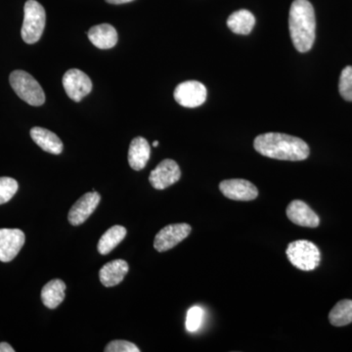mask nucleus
<instances>
[{"mask_svg":"<svg viewBox=\"0 0 352 352\" xmlns=\"http://www.w3.org/2000/svg\"><path fill=\"white\" fill-rule=\"evenodd\" d=\"M254 147L263 156L280 161H305L310 154L302 139L277 132L261 134L254 139Z\"/></svg>","mask_w":352,"mask_h":352,"instance_id":"nucleus-1","label":"nucleus"},{"mask_svg":"<svg viewBox=\"0 0 352 352\" xmlns=\"http://www.w3.org/2000/svg\"><path fill=\"white\" fill-rule=\"evenodd\" d=\"M289 30L292 41L298 52L311 50L315 41L316 20L314 6L308 0H295L289 13Z\"/></svg>","mask_w":352,"mask_h":352,"instance_id":"nucleus-2","label":"nucleus"},{"mask_svg":"<svg viewBox=\"0 0 352 352\" xmlns=\"http://www.w3.org/2000/svg\"><path fill=\"white\" fill-rule=\"evenodd\" d=\"M9 80L15 94L25 103L36 107L43 105L45 102V94L43 87L34 76L27 72L17 69L11 73Z\"/></svg>","mask_w":352,"mask_h":352,"instance_id":"nucleus-3","label":"nucleus"},{"mask_svg":"<svg viewBox=\"0 0 352 352\" xmlns=\"http://www.w3.org/2000/svg\"><path fill=\"white\" fill-rule=\"evenodd\" d=\"M287 258L296 268L302 271L316 270L321 263L318 247L307 240H298L289 244Z\"/></svg>","mask_w":352,"mask_h":352,"instance_id":"nucleus-4","label":"nucleus"},{"mask_svg":"<svg viewBox=\"0 0 352 352\" xmlns=\"http://www.w3.org/2000/svg\"><path fill=\"white\" fill-rule=\"evenodd\" d=\"M46 13L43 6L36 0H28L24 7V22H23V41L28 44L38 43L43 36L45 28Z\"/></svg>","mask_w":352,"mask_h":352,"instance_id":"nucleus-5","label":"nucleus"},{"mask_svg":"<svg viewBox=\"0 0 352 352\" xmlns=\"http://www.w3.org/2000/svg\"><path fill=\"white\" fill-rule=\"evenodd\" d=\"M207 88L197 80H187L178 85L175 90V99L185 108H197L207 100Z\"/></svg>","mask_w":352,"mask_h":352,"instance_id":"nucleus-6","label":"nucleus"},{"mask_svg":"<svg viewBox=\"0 0 352 352\" xmlns=\"http://www.w3.org/2000/svg\"><path fill=\"white\" fill-rule=\"evenodd\" d=\"M63 85L67 95L75 102H80L91 92L92 82L80 69H71L63 76Z\"/></svg>","mask_w":352,"mask_h":352,"instance_id":"nucleus-7","label":"nucleus"},{"mask_svg":"<svg viewBox=\"0 0 352 352\" xmlns=\"http://www.w3.org/2000/svg\"><path fill=\"white\" fill-rule=\"evenodd\" d=\"M191 230V226L187 223H175L166 226L155 237L154 248L160 252L173 249L188 237Z\"/></svg>","mask_w":352,"mask_h":352,"instance_id":"nucleus-8","label":"nucleus"},{"mask_svg":"<svg viewBox=\"0 0 352 352\" xmlns=\"http://www.w3.org/2000/svg\"><path fill=\"white\" fill-rule=\"evenodd\" d=\"M182 177L179 166L173 160H164L151 171L149 182L157 190H164L175 184Z\"/></svg>","mask_w":352,"mask_h":352,"instance_id":"nucleus-9","label":"nucleus"},{"mask_svg":"<svg viewBox=\"0 0 352 352\" xmlns=\"http://www.w3.org/2000/svg\"><path fill=\"white\" fill-rule=\"evenodd\" d=\"M25 236L20 229H0V261L10 263L25 244Z\"/></svg>","mask_w":352,"mask_h":352,"instance_id":"nucleus-10","label":"nucleus"},{"mask_svg":"<svg viewBox=\"0 0 352 352\" xmlns=\"http://www.w3.org/2000/svg\"><path fill=\"white\" fill-rule=\"evenodd\" d=\"M219 190L226 198L233 201H252L258 198V190L245 179H228L219 183Z\"/></svg>","mask_w":352,"mask_h":352,"instance_id":"nucleus-11","label":"nucleus"},{"mask_svg":"<svg viewBox=\"0 0 352 352\" xmlns=\"http://www.w3.org/2000/svg\"><path fill=\"white\" fill-rule=\"evenodd\" d=\"M100 201V194L97 192L92 191L85 194L69 210L68 215L69 223L74 226L85 223V220L94 214V210L98 207Z\"/></svg>","mask_w":352,"mask_h":352,"instance_id":"nucleus-12","label":"nucleus"},{"mask_svg":"<svg viewBox=\"0 0 352 352\" xmlns=\"http://www.w3.org/2000/svg\"><path fill=\"white\" fill-rule=\"evenodd\" d=\"M287 217L293 223L298 226L316 228L320 224V219L307 203L294 200L287 208Z\"/></svg>","mask_w":352,"mask_h":352,"instance_id":"nucleus-13","label":"nucleus"},{"mask_svg":"<svg viewBox=\"0 0 352 352\" xmlns=\"http://www.w3.org/2000/svg\"><path fill=\"white\" fill-rule=\"evenodd\" d=\"M129 266L126 261L116 259L106 263L99 271L101 283L105 287L117 286L124 281L129 272Z\"/></svg>","mask_w":352,"mask_h":352,"instance_id":"nucleus-14","label":"nucleus"},{"mask_svg":"<svg viewBox=\"0 0 352 352\" xmlns=\"http://www.w3.org/2000/svg\"><path fill=\"white\" fill-rule=\"evenodd\" d=\"M88 38L99 50H110L118 43V32L110 24L94 25L87 34Z\"/></svg>","mask_w":352,"mask_h":352,"instance_id":"nucleus-15","label":"nucleus"},{"mask_svg":"<svg viewBox=\"0 0 352 352\" xmlns=\"http://www.w3.org/2000/svg\"><path fill=\"white\" fill-rule=\"evenodd\" d=\"M151 154V147L144 138H135L131 141L129 150V163L132 170H141L145 168Z\"/></svg>","mask_w":352,"mask_h":352,"instance_id":"nucleus-16","label":"nucleus"},{"mask_svg":"<svg viewBox=\"0 0 352 352\" xmlns=\"http://www.w3.org/2000/svg\"><path fill=\"white\" fill-rule=\"evenodd\" d=\"M31 138L43 151L59 155L63 151V142L56 134L43 127L36 126L31 129Z\"/></svg>","mask_w":352,"mask_h":352,"instance_id":"nucleus-17","label":"nucleus"},{"mask_svg":"<svg viewBox=\"0 0 352 352\" xmlns=\"http://www.w3.org/2000/svg\"><path fill=\"white\" fill-rule=\"evenodd\" d=\"M66 288V284L61 279L51 280L47 284L44 285L41 291V300L43 305L50 309H55L59 307L65 300Z\"/></svg>","mask_w":352,"mask_h":352,"instance_id":"nucleus-18","label":"nucleus"},{"mask_svg":"<svg viewBox=\"0 0 352 352\" xmlns=\"http://www.w3.org/2000/svg\"><path fill=\"white\" fill-rule=\"evenodd\" d=\"M254 25H256V18L254 14L245 9L231 14L227 20V25L234 34H244V36L251 34Z\"/></svg>","mask_w":352,"mask_h":352,"instance_id":"nucleus-19","label":"nucleus"},{"mask_svg":"<svg viewBox=\"0 0 352 352\" xmlns=\"http://www.w3.org/2000/svg\"><path fill=\"white\" fill-rule=\"evenodd\" d=\"M126 236V229L124 226L111 227L101 236L100 240H99L98 245H97L99 254L106 256L109 252H112L117 245H119Z\"/></svg>","mask_w":352,"mask_h":352,"instance_id":"nucleus-20","label":"nucleus"},{"mask_svg":"<svg viewBox=\"0 0 352 352\" xmlns=\"http://www.w3.org/2000/svg\"><path fill=\"white\" fill-rule=\"evenodd\" d=\"M329 320L336 327L352 323V300H342L338 302L329 314Z\"/></svg>","mask_w":352,"mask_h":352,"instance_id":"nucleus-21","label":"nucleus"},{"mask_svg":"<svg viewBox=\"0 0 352 352\" xmlns=\"http://www.w3.org/2000/svg\"><path fill=\"white\" fill-rule=\"evenodd\" d=\"M19 185L14 178L0 177V205L7 203L17 193Z\"/></svg>","mask_w":352,"mask_h":352,"instance_id":"nucleus-22","label":"nucleus"},{"mask_svg":"<svg viewBox=\"0 0 352 352\" xmlns=\"http://www.w3.org/2000/svg\"><path fill=\"white\" fill-rule=\"evenodd\" d=\"M340 94L346 101H352V66L342 69L339 82Z\"/></svg>","mask_w":352,"mask_h":352,"instance_id":"nucleus-23","label":"nucleus"},{"mask_svg":"<svg viewBox=\"0 0 352 352\" xmlns=\"http://www.w3.org/2000/svg\"><path fill=\"white\" fill-rule=\"evenodd\" d=\"M204 310L200 307L190 308L187 312L186 330L190 333H195L203 323Z\"/></svg>","mask_w":352,"mask_h":352,"instance_id":"nucleus-24","label":"nucleus"},{"mask_svg":"<svg viewBox=\"0 0 352 352\" xmlns=\"http://www.w3.org/2000/svg\"><path fill=\"white\" fill-rule=\"evenodd\" d=\"M104 351L106 352H139L138 346L127 340H118L109 342Z\"/></svg>","mask_w":352,"mask_h":352,"instance_id":"nucleus-25","label":"nucleus"},{"mask_svg":"<svg viewBox=\"0 0 352 352\" xmlns=\"http://www.w3.org/2000/svg\"><path fill=\"white\" fill-rule=\"evenodd\" d=\"M0 352H15V349L7 342H0Z\"/></svg>","mask_w":352,"mask_h":352,"instance_id":"nucleus-26","label":"nucleus"},{"mask_svg":"<svg viewBox=\"0 0 352 352\" xmlns=\"http://www.w3.org/2000/svg\"><path fill=\"white\" fill-rule=\"evenodd\" d=\"M106 1L111 4H124L133 1V0H106Z\"/></svg>","mask_w":352,"mask_h":352,"instance_id":"nucleus-27","label":"nucleus"},{"mask_svg":"<svg viewBox=\"0 0 352 352\" xmlns=\"http://www.w3.org/2000/svg\"><path fill=\"white\" fill-rule=\"evenodd\" d=\"M153 146H154V147H157V146H159V141H154V142H153Z\"/></svg>","mask_w":352,"mask_h":352,"instance_id":"nucleus-28","label":"nucleus"}]
</instances>
